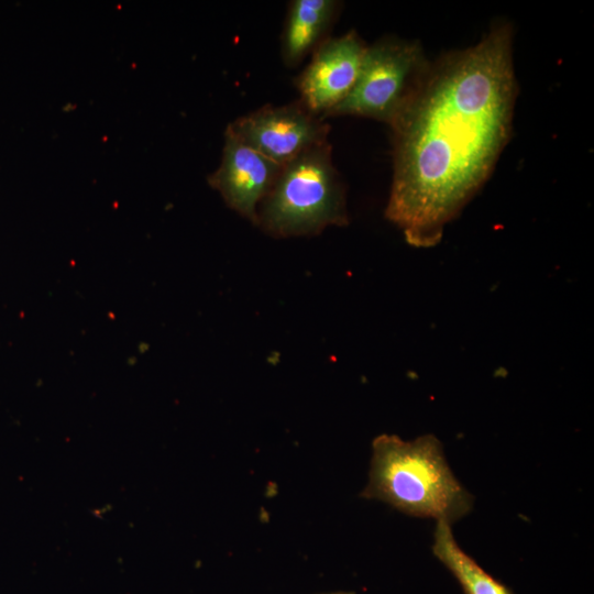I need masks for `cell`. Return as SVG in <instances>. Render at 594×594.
I'll return each instance as SVG.
<instances>
[{
	"instance_id": "52a82bcc",
	"label": "cell",
	"mask_w": 594,
	"mask_h": 594,
	"mask_svg": "<svg viewBox=\"0 0 594 594\" xmlns=\"http://www.w3.org/2000/svg\"><path fill=\"white\" fill-rule=\"evenodd\" d=\"M282 165L262 155L226 129L220 166L208 177L226 204L257 223V210L273 187Z\"/></svg>"
},
{
	"instance_id": "30bf717a",
	"label": "cell",
	"mask_w": 594,
	"mask_h": 594,
	"mask_svg": "<svg viewBox=\"0 0 594 594\" xmlns=\"http://www.w3.org/2000/svg\"><path fill=\"white\" fill-rule=\"evenodd\" d=\"M323 594H355L354 592H348V591H339V592H331V593H323Z\"/></svg>"
},
{
	"instance_id": "8992f818",
	"label": "cell",
	"mask_w": 594,
	"mask_h": 594,
	"mask_svg": "<svg viewBox=\"0 0 594 594\" xmlns=\"http://www.w3.org/2000/svg\"><path fill=\"white\" fill-rule=\"evenodd\" d=\"M366 47L355 31L321 42L297 81L301 105L327 116L353 88Z\"/></svg>"
},
{
	"instance_id": "6da1fadb",
	"label": "cell",
	"mask_w": 594,
	"mask_h": 594,
	"mask_svg": "<svg viewBox=\"0 0 594 594\" xmlns=\"http://www.w3.org/2000/svg\"><path fill=\"white\" fill-rule=\"evenodd\" d=\"M516 96L509 23L430 65L389 124L394 174L385 215L408 243L437 244L488 178L510 138Z\"/></svg>"
},
{
	"instance_id": "277c9868",
	"label": "cell",
	"mask_w": 594,
	"mask_h": 594,
	"mask_svg": "<svg viewBox=\"0 0 594 594\" xmlns=\"http://www.w3.org/2000/svg\"><path fill=\"white\" fill-rule=\"evenodd\" d=\"M430 65L419 43L380 40L366 47L353 88L327 116H359L391 124L416 94Z\"/></svg>"
},
{
	"instance_id": "7a4b0ae2",
	"label": "cell",
	"mask_w": 594,
	"mask_h": 594,
	"mask_svg": "<svg viewBox=\"0 0 594 594\" xmlns=\"http://www.w3.org/2000/svg\"><path fill=\"white\" fill-rule=\"evenodd\" d=\"M361 496L416 517L452 524L473 505L472 495L449 468L433 435L404 441L381 435L372 443L369 482Z\"/></svg>"
},
{
	"instance_id": "ba28073f",
	"label": "cell",
	"mask_w": 594,
	"mask_h": 594,
	"mask_svg": "<svg viewBox=\"0 0 594 594\" xmlns=\"http://www.w3.org/2000/svg\"><path fill=\"white\" fill-rule=\"evenodd\" d=\"M334 0H295L289 7L285 24L282 55L293 67L316 50L331 26L338 12Z\"/></svg>"
},
{
	"instance_id": "5b68a950",
	"label": "cell",
	"mask_w": 594,
	"mask_h": 594,
	"mask_svg": "<svg viewBox=\"0 0 594 594\" xmlns=\"http://www.w3.org/2000/svg\"><path fill=\"white\" fill-rule=\"evenodd\" d=\"M329 124L301 103L267 106L235 119L227 129L278 165L327 141Z\"/></svg>"
},
{
	"instance_id": "3957f363",
	"label": "cell",
	"mask_w": 594,
	"mask_h": 594,
	"mask_svg": "<svg viewBox=\"0 0 594 594\" xmlns=\"http://www.w3.org/2000/svg\"><path fill=\"white\" fill-rule=\"evenodd\" d=\"M256 224L277 238L317 234L329 226L348 224L344 188L328 141L282 166L258 207Z\"/></svg>"
},
{
	"instance_id": "9c48e42d",
	"label": "cell",
	"mask_w": 594,
	"mask_h": 594,
	"mask_svg": "<svg viewBox=\"0 0 594 594\" xmlns=\"http://www.w3.org/2000/svg\"><path fill=\"white\" fill-rule=\"evenodd\" d=\"M431 549L433 556L459 582L464 594H513L461 549L453 537L451 524L437 521Z\"/></svg>"
}]
</instances>
